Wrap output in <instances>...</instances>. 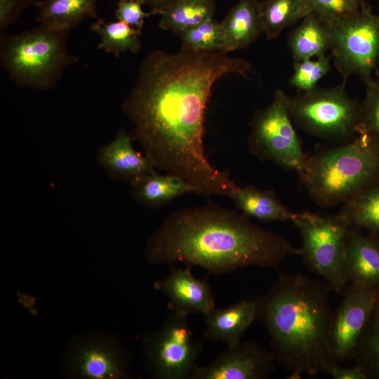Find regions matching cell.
I'll return each instance as SVG.
<instances>
[{
    "mask_svg": "<svg viewBox=\"0 0 379 379\" xmlns=\"http://www.w3.org/2000/svg\"><path fill=\"white\" fill-rule=\"evenodd\" d=\"M133 140L132 135L121 128L112 141L98 149L96 154L98 163L109 177L130 185L156 172L150 159L133 147Z\"/></svg>",
    "mask_w": 379,
    "mask_h": 379,
    "instance_id": "15",
    "label": "cell"
},
{
    "mask_svg": "<svg viewBox=\"0 0 379 379\" xmlns=\"http://www.w3.org/2000/svg\"><path fill=\"white\" fill-rule=\"evenodd\" d=\"M344 277L347 285L379 295V239L351 227L346 241Z\"/></svg>",
    "mask_w": 379,
    "mask_h": 379,
    "instance_id": "13",
    "label": "cell"
},
{
    "mask_svg": "<svg viewBox=\"0 0 379 379\" xmlns=\"http://www.w3.org/2000/svg\"><path fill=\"white\" fill-rule=\"evenodd\" d=\"M367 379H379V298L352 358Z\"/></svg>",
    "mask_w": 379,
    "mask_h": 379,
    "instance_id": "27",
    "label": "cell"
},
{
    "mask_svg": "<svg viewBox=\"0 0 379 379\" xmlns=\"http://www.w3.org/2000/svg\"><path fill=\"white\" fill-rule=\"evenodd\" d=\"M77 375L86 378H123L127 371L114 348L102 344H91L79 349L74 359Z\"/></svg>",
    "mask_w": 379,
    "mask_h": 379,
    "instance_id": "21",
    "label": "cell"
},
{
    "mask_svg": "<svg viewBox=\"0 0 379 379\" xmlns=\"http://www.w3.org/2000/svg\"><path fill=\"white\" fill-rule=\"evenodd\" d=\"M291 221L300 234L305 265L331 290L343 295L348 288L344 277L348 221L340 213L322 216L310 211L294 213Z\"/></svg>",
    "mask_w": 379,
    "mask_h": 379,
    "instance_id": "6",
    "label": "cell"
},
{
    "mask_svg": "<svg viewBox=\"0 0 379 379\" xmlns=\"http://www.w3.org/2000/svg\"><path fill=\"white\" fill-rule=\"evenodd\" d=\"M375 72L376 74V77H375V79H374V80L375 83L379 86V63Z\"/></svg>",
    "mask_w": 379,
    "mask_h": 379,
    "instance_id": "36",
    "label": "cell"
},
{
    "mask_svg": "<svg viewBox=\"0 0 379 379\" xmlns=\"http://www.w3.org/2000/svg\"><path fill=\"white\" fill-rule=\"evenodd\" d=\"M299 175L320 206L345 202L379 182V139L359 133L342 145L307 157Z\"/></svg>",
    "mask_w": 379,
    "mask_h": 379,
    "instance_id": "4",
    "label": "cell"
},
{
    "mask_svg": "<svg viewBox=\"0 0 379 379\" xmlns=\"http://www.w3.org/2000/svg\"><path fill=\"white\" fill-rule=\"evenodd\" d=\"M143 4H145L143 0H119L115 10V17L118 20L124 21L142 30L145 19L154 15L152 11H143L142 9Z\"/></svg>",
    "mask_w": 379,
    "mask_h": 379,
    "instance_id": "32",
    "label": "cell"
},
{
    "mask_svg": "<svg viewBox=\"0 0 379 379\" xmlns=\"http://www.w3.org/2000/svg\"><path fill=\"white\" fill-rule=\"evenodd\" d=\"M91 29L100 36L98 49L112 53L116 58L126 51L136 53L141 49L142 30L124 21L107 22L105 19L97 18Z\"/></svg>",
    "mask_w": 379,
    "mask_h": 379,
    "instance_id": "25",
    "label": "cell"
},
{
    "mask_svg": "<svg viewBox=\"0 0 379 379\" xmlns=\"http://www.w3.org/2000/svg\"><path fill=\"white\" fill-rule=\"evenodd\" d=\"M327 373L334 379H367L364 370L356 364L352 368H344L335 364L328 369Z\"/></svg>",
    "mask_w": 379,
    "mask_h": 379,
    "instance_id": "34",
    "label": "cell"
},
{
    "mask_svg": "<svg viewBox=\"0 0 379 379\" xmlns=\"http://www.w3.org/2000/svg\"><path fill=\"white\" fill-rule=\"evenodd\" d=\"M330 51L345 81L352 75L364 83L379 63V14L364 3L357 12L330 25Z\"/></svg>",
    "mask_w": 379,
    "mask_h": 379,
    "instance_id": "9",
    "label": "cell"
},
{
    "mask_svg": "<svg viewBox=\"0 0 379 379\" xmlns=\"http://www.w3.org/2000/svg\"><path fill=\"white\" fill-rule=\"evenodd\" d=\"M71 30L41 25L0 37V60L11 81L36 91L55 88L66 68L79 61L69 52Z\"/></svg>",
    "mask_w": 379,
    "mask_h": 379,
    "instance_id": "5",
    "label": "cell"
},
{
    "mask_svg": "<svg viewBox=\"0 0 379 379\" xmlns=\"http://www.w3.org/2000/svg\"><path fill=\"white\" fill-rule=\"evenodd\" d=\"M374 236L377 237L379 239V235H374Z\"/></svg>",
    "mask_w": 379,
    "mask_h": 379,
    "instance_id": "37",
    "label": "cell"
},
{
    "mask_svg": "<svg viewBox=\"0 0 379 379\" xmlns=\"http://www.w3.org/2000/svg\"><path fill=\"white\" fill-rule=\"evenodd\" d=\"M131 197L147 208H160L187 193L201 195L197 187L169 173H149L131 183Z\"/></svg>",
    "mask_w": 379,
    "mask_h": 379,
    "instance_id": "18",
    "label": "cell"
},
{
    "mask_svg": "<svg viewBox=\"0 0 379 379\" xmlns=\"http://www.w3.org/2000/svg\"><path fill=\"white\" fill-rule=\"evenodd\" d=\"M288 44L294 62L325 56L330 51V25L311 13L290 34Z\"/></svg>",
    "mask_w": 379,
    "mask_h": 379,
    "instance_id": "19",
    "label": "cell"
},
{
    "mask_svg": "<svg viewBox=\"0 0 379 379\" xmlns=\"http://www.w3.org/2000/svg\"><path fill=\"white\" fill-rule=\"evenodd\" d=\"M230 198L244 215L262 222L291 221L294 215L272 190L237 185Z\"/></svg>",
    "mask_w": 379,
    "mask_h": 379,
    "instance_id": "20",
    "label": "cell"
},
{
    "mask_svg": "<svg viewBox=\"0 0 379 379\" xmlns=\"http://www.w3.org/2000/svg\"><path fill=\"white\" fill-rule=\"evenodd\" d=\"M310 12L331 25L358 11L364 0H305Z\"/></svg>",
    "mask_w": 379,
    "mask_h": 379,
    "instance_id": "30",
    "label": "cell"
},
{
    "mask_svg": "<svg viewBox=\"0 0 379 379\" xmlns=\"http://www.w3.org/2000/svg\"><path fill=\"white\" fill-rule=\"evenodd\" d=\"M144 254L152 264L182 263L219 275L251 266L278 268L301 250L243 213L208 204L170 213L148 239Z\"/></svg>",
    "mask_w": 379,
    "mask_h": 379,
    "instance_id": "2",
    "label": "cell"
},
{
    "mask_svg": "<svg viewBox=\"0 0 379 379\" xmlns=\"http://www.w3.org/2000/svg\"><path fill=\"white\" fill-rule=\"evenodd\" d=\"M365 85L364 97L360 104L358 133H371L379 139V86L373 78Z\"/></svg>",
    "mask_w": 379,
    "mask_h": 379,
    "instance_id": "31",
    "label": "cell"
},
{
    "mask_svg": "<svg viewBox=\"0 0 379 379\" xmlns=\"http://www.w3.org/2000/svg\"><path fill=\"white\" fill-rule=\"evenodd\" d=\"M343 299L333 311L329 348L333 359L339 363L353 358L379 295L349 286Z\"/></svg>",
    "mask_w": 379,
    "mask_h": 379,
    "instance_id": "11",
    "label": "cell"
},
{
    "mask_svg": "<svg viewBox=\"0 0 379 379\" xmlns=\"http://www.w3.org/2000/svg\"><path fill=\"white\" fill-rule=\"evenodd\" d=\"M39 0H0V37L27 8L36 6Z\"/></svg>",
    "mask_w": 379,
    "mask_h": 379,
    "instance_id": "33",
    "label": "cell"
},
{
    "mask_svg": "<svg viewBox=\"0 0 379 379\" xmlns=\"http://www.w3.org/2000/svg\"><path fill=\"white\" fill-rule=\"evenodd\" d=\"M257 319L255 299H243L229 307L214 308L205 315L206 340L220 342L228 347L238 344L246 331Z\"/></svg>",
    "mask_w": 379,
    "mask_h": 379,
    "instance_id": "16",
    "label": "cell"
},
{
    "mask_svg": "<svg viewBox=\"0 0 379 379\" xmlns=\"http://www.w3.org/2000/svg\"><path fill=\"white\" fill-rule=\"evenodd\" d=\"M262 32L273 39L286 28L311 13L305 0H263L260 2Z\"/></svg>",
    "mask_w": 379,
    "mask_h": 379,
    "instance_id": "24",
    "label": "cell"
},
{
    "mask_svg": "<svg viewBox=\"0 0 379 379\" xmlns=\"http://www.w3.org/2000/svg\"><path fill=\"white\" fill-rule=\"evenodd\" d=\"M98 0H39L36 21L72 30L87 18H97Z\"/></svg>",
    "mask_w": 379,
    "mask_h": 379,
    "instance_id": "22",
    "label": "cell"
},
{
    "mask_svg": "<svg viewBox=\"0 0 379 379\" xmlns=\"http://www.w3.org/2000/svg\"><path fill=\"white\" fill-rule=\"evenodd\" d=\"M331 288L302 274H281L262 296L255 298L257 319L265 325L272 352L288 378L328 372L336 363L329 348L333 310Z\"/></svg>",
    "mask_w": 379,
    "mask_h": 379,
    "instance_id": "3",
    "label": "cell"
},
{
    "mask_svg": "<svg viewBox=\"0 0 379 379\" xmlns=\"http://www.w3.org/2000/svg\"><path fill=\"white\" fill-rule=\"evenodd\" d=\"M344 203L340 213L351 227L379 235V182Z\"/></svg>",
    "mask_w": 379,
    "mask_h": 379,
    "instance_id": "26",
    "label": "cell"
},
{
    "mask_svg": "<svg viewBox=\"0 0 379 379\" xmlns=\"http://www.w3.org/2000/svg\"><path fill=\"white\" fill-rule=\"evenodd\" d=\"M181 48L192 51L224 52L220 22L211 18L180 35Z\"/></svg>",
    "mask_w": 379,
    "mask_h": 379,
    "instance_id": "28",
    "label": "cell"
},
{
    "mask_svg": "<svg viewBox=\"0 0 379 379\" xmlns=\"http://www.w3.org/2000/svg\"><path fill=\"white\" fill-rule=\"evenodd\" d=\"M145 4L148 6L154 15H157L159 12L169 4L173 0H143Z\"/></svg>",
    "mask_w": 379,
    "mask_h": 379,
    "instance_id": "35",
    "label": "cell"
},
{
    "mask_svg": "<svg viewBox=\"0 0 379 379\" xmlns=\"http://www.w3.org/2000/svg\"><path fill=\"white\" fill-rule=\"evenodd\" d=\"M191 269L187 266L185 269L173 268L155 286L168 298L173 311L205 316L215 308L214 296L206 280L194 277Z\"/></svg>",
    "mask_w": 379,
    "mask_h": 379,
    "instance_id": "14",
    "label": "cell"
},
{
    "mask_svg": "<svg viewBox=\"0 0 379 379\" xmlns=\"http://www.w3.org/2000/svg\"><path fill=\"white\" fill-rule=\"evenodd\" d=\"M272 352L252 341L240 342L211 364L196 368L192 379H263L273 371Z\"/></svg>",
    "mask_w": 379,
    "mask_h": 379,
    "instance_id": "12",
    "label": "cell"
},
{
    "mask_svg": "<svg viewBox=\"0 0 379 379\" xmlns=\"http://www.w3.org/2000/svg\"><path fill=\"white\" fill-rule=\"evenodd\" d=\"M289 101L281 89L274 91L270 105L258 110L252 119L248 146L260 160L299 174L307 157L292 124Z\"/></svg>",
    "mask_w": 379,
    "mask_h": 379,
    "instance_id": "8",
    "label": "cell"
},
{
    "mask_svg": "<svg viewBox=\"0 0 379 379\" xmlns=\"http://www.w3.org/2000/svg\"><path fill=\"white\" fill-rule=\"evenodd\" d=\"M189 315L173 311L147 341L152 375L159 379H192L203 349L190 328Z\"/></svg>",
    "mask_w": 379,
    "mask_h": 379,
    "instance_id": "10",
    "label": "cell"
},
{
    "mask_svg": "<svg viewBox=\"0 0 379 379\" xmlns=\"http://www.w3.org/2000/svg\"><path fill=\"white\" fill-rule=\"evenodd\" d=\"M331 58L325 55L295 62L290 84L300 93L315 89L318 82L330 71Z\"/></svg>",
    "mask_w": 379,
    "mask_h": 379,
    "instance_id": "29",
    "label": "cell"
},
{
    "mask_svg": "<svg viewBox=\"0 0 379 379\" xmlns=\"http://www.w3.org/2000/svg\"><path fill=\"white\" fill-rule=\"evenodd\" d=\"M254 70L249 62L221 51L148 53L122 104L133 126V139L156 168L182 178L201 195L230 197L237 184L204 153L205 112L219 79L246 77Z\"/></svg>",
    "mask_w": 379,
    "mask_h": 379,
    "instance_id": "1",
    "label": "cell"
},
{
    "mask_svg": "<svg viewBox=\"0 0 379 379\" xmlns=\"http://www.w3.org/2000/svg\"><path fill=\"white\" fill-rule=\"evenodd\" d=\"M215 0H173L158 13L159 27L180 35L213 18Z\"/></svg>",
    "mask_w": 379,
    "mask_h": 379,
    "instance_id": "23",
    "label": "cell"
},
{
    "mask_svg": "<svg viewBox=\"0 0 379 379\" xmlns=\"http://www.w3.org/2000/svg\"><path fill=\"white\" fill-rule=\"evenodd\" d=\"M292 120L313 135L345 140L358 133L360 105L347 95L344 85L300 93L290 98Z\"/></svg>",
    "mask_w": 379,
    "mask_h": 379,
    "instance_id": "7",
    "label": "cell"
},
{
    "mask_svg": "<svg viewBox=\"0 0 379 379\" xmlns=\"http://www.w3.org/2000/svg\"><path fill=\"white\" fill-rule=\"evenodd\" d=\"M224 52L241 49L251 44L262 32L258 0H239L220 22Z\"/></svg>",
    "mask_w": 379,
    "mask_h": 379,
    "instance_id": "17",
    "label": "cell"
}]
</instances>
